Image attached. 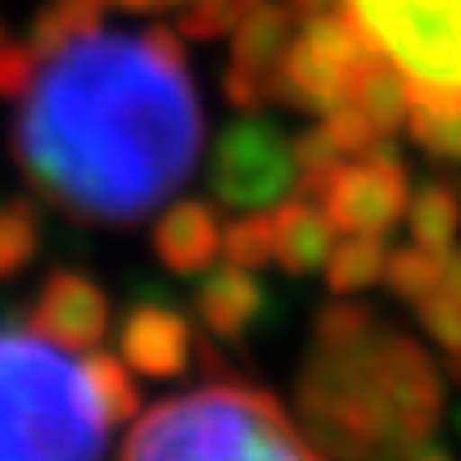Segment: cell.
<instances>
[{"instance_id": "1", "label": "cell", "mask_w": 461, "mask_h": 461, "mask_svg": "<svg viewBox=\"0 0 461 461\" xmlns=\"http://www.w3.org/2000/svg\"><path fill=\"white\" fill-rule=\"evenodd\" d=\"M14 158L73 222L132 227L193 180L205 112L176 26L73 34L17 95Z\"/></svg>"}, {"instance_id": "2", "label": "cell", "mask_w": 461, "mask_h": 461, "mask_svg": "<svg viewBox=\"0 0 461 461\" xmlns=\"http://www.w3.org/2000/svg\"><path fill=\"white\" fill-rule=\"evenodd\" d=\"M295 406L303 436L333 461H402L431 440L445 384L428 350L376 308L330 303L312 325Z\"/></svg>"}, {"instance_id": "3", "label": "cell", "mask_w": 461, "mask_h": 461, "mask_svg": "<svg viewBox=\"0 0 461 461\" xmlns=\"http://www.w3.org/2000/svg\"><path fill=\"white\" fill-rule=\"evenodd\" d=\"M107 436L86 359L31 325H0V461H103Z\"/></svg>"}, {"instance_id": "4", "label": "cell", "mask_w": 461, "mask_h": 461, "mask_svg": "<svg viewBox=\"0 0 461 461\" xmlns=\"http://www.w3.org/2000/svg\"><path fill=\"white\" fill-rule=\"evenodd\" d=\"M120 461H321V453L274 393L205 384L149 406Z\"/></svg>"}, {"instance_id": "5", "label": "cell", "mask_w": 461, "mask_h": 461, "mask_svg": "<svg viewBox=\"0 0 461 461\" xmlns=\"http://www.w3.org/2000/svg\"><path fill=\"white\" fill-rule=\"evenodd\" d=\"M414 90L461 95V0H338Z\"/></svg>"}, {"instance_id": "6", "label": "cell", "mask_w": 461, "mask_h": 461, "mask_svg": "<svg viewBox=\"0 0 461 461\" xmlns=\"http://www.w3.org/2000/svg\"><path fill=\"white\" fill-rule=\"evenodd\" d=\"M367 34L350 22L346 9H308L299 17L278 68V103L308 115H325L346 103L355 73L372 56Z\"/></svg>"}, {"instance_id": "7", "label": "cell", "mask_w": 461, "mask_h": 461, "mask_svg": "<svg viewBox=\"0 0 461 461\" xmlns=\"http://www.w3.org/2000/svg\"><path fill=\"white\" fill-rule=\"evenodd\" d=\"M210 193L222 210H269L299 193L295 141L265 115H240L210 154Z\"/></svg>"}, {"instance_id": "8", "label": "cell", "mask_w": 461, "mask_h": 461, "mask_svg": "<svg viewBox=\"0 0 461 461\" xmlns=\"http://www.w3.org/2000/svg\"><path fill=\"white\" fill-rule=\"evenodd\" d=\"M316 201L342 235H389L411 205V171L380 141L346 158L316 193Z\"/></svg>"}, {"instance_id": "9", "label": "cell", "mask_w": 461, "mask_h": 461, "mask_svg": "<svg viewBox=\"0 0 461 461\" xmlns=\"http://www.w3.org/2000/svg\"><path fill=\"white\" fill-rule=\"evenodd\" d=\"M299 17L303 9L295 0H257L235 22L222 90L240 112H261L269 103H278V68Z\"/></svg>"}, {"instance_id": "10", "label": "cell", "mask_w": 461, "mask_h": 461, "mask_svg": "<svg viewBox=\"0 0 461 461\" xmlns=\"http://www.w3.org/2000/svg\"><path fill=\"white\" fill-rule=\"evenodd\" d=\"M26 325L65 350H95L112 330V299L82 269H51L34 291Z\"/></svg>"}, {"instance_id": "11", "label": "cell", "mask_w": 461, "mask_h": 461, "mask_svg": "<svg viewBox=\"0 0 461 461\" xmlns=\"http://www.w3.org/2000/svg\"><path fill=\"white\" fill-rule=\"evenodd\" d=\"M193 325L167 303H137L120 325V359L146 380H176L193 363Z\"/></svg>"}, {"instance_id": "12", "label": "cell", "mask_w": 461, "mask_h": 461, "mask_svg": "<svg viewBox=\"0 0 461 461\" xmlns=\"http://www.w3.org/2000/svg\"><path fill=\"white\" fill-rule=\"evenodd\" d=\"M222 252V222L210 201H176L154 222V257L167 274L197 278Z\"/></svg>"}, {"instance_id": "13", "label": "cell", "mask_w": 461, "mask_h": 461, "mask_svg": "<svg viewBox=\"0 0 461 461\" xmlns=\"http://www.w3.org/2000/svg\"><path fill=\"white\" fill-rule=\"evenodd\" d=\"M269 222H274V261L286 274L303 278V274L325 269L333 244H338V227L321 201L308 193H291L286 201H278Z\"/></svg>"}, {"instance_id": "14", "label": "cell", "mask_w": 461, "mask_h": 461, "mask_svg": "<svg viewBox=\"0 0 461 461\" xmlns=\"http://www.w3.org/2000/svg\"><path fill=\"white\" fill-rule=\"evenodd\" d=\"M197 316L201 325L222 338V342H240L257 316L265 308V286L257 278V269H244V265H218V269H205L197 282Z\"/></svg>"}, {"instance_id": "15", "label": "cell", "mask_w": 461, "mask_h": 461, "mask_svg": "<svg viewBox=\"0 0 461 461\" xmlns=\"http://www.w3.org/2000/svg\"><path fill=\"white\" fill-rule=\"evenodd\" d=\"M346 103H350V107L372 124V132L384 141V137H393V132L406 124L411 82L402 77V68H397L393 60H384L380 51H372V56L363 60V68L355 73V86H350Z\"/></svg>"}, {"instance_id": "16", "label": "cell", "mask_w": 461, "mask_h": 461, "mask_svg": "<svg viewBox=\"0 0 461 461\" xmlns=\"http://www.w3.org/2000/svg\"><path fill=\"white\" fill-rule=\"evenodd\" d=\"M406 129H411L414 146H423L428 154L445 158V163H461V95L414 90L411 86Z\"/></svg>"}, {"instance_id": "17", "label": "cell", "mask_w": 461, "mask_h": 461, "mask_svg": "<svg viewBox=\"0 0 461 461\" xmlns=\"http://www.w3.org/2000/svg\"><path fill=\"white\" fill-rule=\"evenodd\" d=\"M406 227H411V244L428 248V252H448L457 248L461 235V193L445 180L423 184L406 205Z\"/></svg>"}, {"instance_id": "18", "label": "cell", "mask_w": 461, "mask_h": 461, "mask_svg": "<svg viewBox=\"0 0 461 461\" xmlns=\"http://www.w3.org/2000/svg\"><path fill=\"white\" fill-rule=\"evenodd\" d=\"M380 240L384 235H346L342 244H333L330 261H325V286L333 295H359L367 286L384 282L389 252Z\"/></svg>"}, {"instance_id": "19", "label": "cell", "mask_w": 461, "mask_h": 461, "mask_svg": "<svg viewBox=\"0 0 461 461\" xmlns=\"http://www.w3.org/2000/svg\"><path fill=\"white\" fill-rule=\"evenodd\" d=\"M103 9H107L103 0H48L26 26V48L34 51V60L48 56L60 43H68L73 34L103 26Z\"/></svg>"}, {"instance_id": "20", "label": "cell", "mask_w": 461, "mask_h": 461, "mask_svg": "<svg viewBox=\"0 0 461 461\" xmlns=\"http://www.w3.org/2000/svg\"><path fill=\"white\" fill-rule=\"evenodd\" d=\"M43 222L31 201H0V282L17 278L39 257Z\"/></svg>"}, {"instance_id": "21", "label": "cell", "mask_w": 461, "mask_h": 461, "mask_svg": "<svg viewBox=\"0 0 461 461\" xmlns=\"http://www.w3.org/2000/svg\"><path fill=\"white\" fill-rule=\"evenodd\" d=\"M86 372H90V384H95V393H99L103 411H107V419H112V428H120V423L137 419V411H141V393H137V384H132L124 359L90 350Z\"/></svg>"}, {"instance_id": "22", "label": "cell", "mask_w": 461, "mask_h": 461, "mask_svg": "<svg viewBox=\"0 0 461 461\" xmlns=\"http://www.w3.org/2000/svg\"><path fill=\"white\" fill-rule=\"evenodd\" d=\"M222 257L244 269H265L274 261V222L265 210H248V214L230 218L222 227Z\"/></svg>"}, {"instance_id": "23", "label": "cell", "mask_w": 461, "mask_h": 461, "mask_svg": "<svg viewBox=\"0 0 461 461\" xmlns=\"http://www.w3.org/2000/svg\"><path fill=\"white\" fill-rule=\"evenodd\" d=\"M436 269H440V257L428 252V248L419 244H406L389 252V261H384V282H389V291H393L402 303H419V299H428L436 291Z\"/></svg>"}, {"instance_id": "24", "label": "cell", "mask_w": 461, "mask_h": 461, "mask_svg": "<svg viewBox=\"0 0 461 461\" xmlns=\"http://www.w3.org/2000/svg\"><path fill=\"white\" fill-rule=\"evenodd\" d=\"M419 325L428 330V338L440 346V355L448 359V372L461 380V303L445 295H428L414 303Z\"/></svg>"}, {"instance_id": "25", "label": "cell", "mask_w": 461, "mask_h": 461, "mask_svg": "<svg viewBox=\"0 0 461 461\" xmlns=\"http://www.w3.org/2000/svg\"><path fill=\"white\" fill-rule=\"evenodd\" d=\"M34 51L26 48V39L17 43V39H0V99H17L34 77Z\"/></svg>"}, {"instance_id": "26", "label": "cell", "mask_w": 461, "mask_h": 461, "mask_svg": "<svg viewBox=\"0 0 461 461\" xmlns=\"http://www.w3.org/2000/svg\"><path fill=\"white\" fill-rule=\"evenodd\" d=\"M431 295H445L461 303V248L440 252V269H436V291Z\"/></svg>"}, {"instance_id": "27", "label": "cell", "mask_w": 461, "mask_h": 461, "mask_svg": "<svg viewBox=\"0 0 461 461\" xmlns=\"http://www.w3.org/2000/svg\"><path fill=\"white\" fill-rule=\"evenodd\" d=\"M103 5H124V9H184L201 0H103ZM235 5H257V0H235Z\"/></svg>"}, {"instance_id": "28", "label": "cell", "mask_w": 461, "mask_h": 461, "mask_svg": "<svg viewBox=\"0 0 461 461\" xmlns=\"http://www.w3.org/2000/svg\"><path fill=\"white\" fill-rule=\"evenodd\" d=\"M299 9H303V14H308V9H321V5H325V0H295Z\"/></svg>"}, {"instance_id": "29", "label": "cell", "mask_w": 461, "mask_h": 461, "mask_svg": "<svg viewBox=\"0 0 461 461\" xmlns=\"http://www.w3.org/2000/svg\"><path fill=\"white\" fill-rule=\"evenodd\" d=\"M0 39H5V26H0Z\"/></svg>"}]
</instances>
